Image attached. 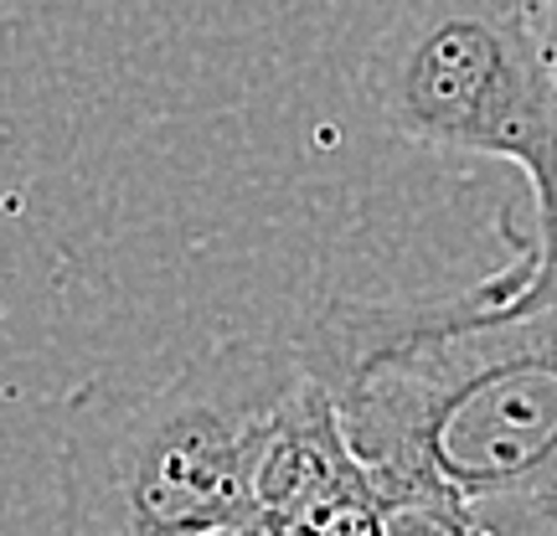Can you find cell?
I'll return each instance as SVG.
<instances>
[{"label":"cell","mask_w":557,"mask_h":536,"mask_svg":"<svg viewBox=\"0 0 557 536\" xmlns=\"http://www.w3.org/2000/svg\"><path fill=\"white\" fill-rule=\"evenodd\" d=\"M299 357L382 496L521 506L557 485V299H336Z\"/></svg>","instance_id":"obj_1"},{"label":"cell","mask_w":557,"mask_h":536,"mask_svg":"<svg viewBox=\"0 0 557 536\" xmlns=\"http://www.w3.org/2000/svg\"><path fill=\"white\" fill-rule=\"evenodd\" d=\"M233 536H263V526H243V532H233Z\"/></svg>","instance_id":"obj_7"},{"label":"cell","mask_w":557,"mask_h":536,"mask_svg":"<svg viewBox=\"0 0 557 536\" xmlns=\"http://www.w3.org/2000/svg\"><path fill=\"white\" fill-rule=\"evenodd\" d=\"M537 16H542V37H547V52L557 62V0H537Z\"/></svg>","instance_id":"obj_6"},{"label":"cell","mask_w":557,"mask_h":536,"mask_svg":"<svg viewBox=\"0 0 557 536\" xmlns=\"http://www.w3.org/2000/svg\"><path fill=\"white\" fill-rule=\"evenodd\" d=\"M382 536H496L470 500L438 490H393L382 496Z\"/></svg>","instance_id":"obj_5"},{"label":"cell","mask_w":557,"mask_h":536,"mask_svg":"<svg viewBox=\"0 0 557 536\" xmlns=\"http://www.w3.org/2000/svg\"><path fill=\"white\" fill-rule=\"evenodd\" d=\"M263 536H382V490L357 459L336 398L305 372L259 470Z\"/></svg>","instance_id":"obj_4"},{"label":"cell","mask_w":557,"mask_h":536,"mask_svg":"<svg viewBox=\"0 0 557 536\" xmlns=\"http://www.w3.org/2000/svg\"><path fill=\"white\" fill-rule=\"evenodd\" d=\"M299 346L222 336L150 392L83 387L62 423V536H233L259 526V470Z\"/></svg>","instance_id":"obj_2"},{"label":"cell","mask_w":557,"mask_h":536,"mask_svg":"<svg viewBox=\"0 0 557 536\" xmlns=\"http://www.w3.org/2000/svg\"><path fill=\"white\" fill-rule=\"evenodd\" d=\"M361 94L387 135L517 165L532 186V233L485 284L491 304L557 299V62L537 0H403L361 58Z\"/></svg>","instance_id":"obj_3"}]
</instances>
